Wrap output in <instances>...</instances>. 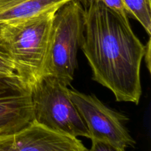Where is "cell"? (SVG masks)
I'll return each mask as SVG.
<instances>
[{
    "label": "cell",
    "mask_w": 151,
    "mask_h": 151,
    "mask_svg": "<svg viewBox=\"0 0 151 151\" xmlns=\"http://www.w3.org/2000/svg\"><path fill=\"white\" fill-rule=\"evenodd\" d=\"M91 148L88 149V151H125V149L119 148L115 147L107 142L99 141L97 139H91Z\"/></svg>",
    "instance_id": "cell-12"
},
{
    "label": "cell",
    "mask_w": 151,
    "mask_h": 151,
    "mask_svg": "<svg viewBox=\"0 0 151 151\" xmlns=\"http://www.w3.org/2000/svg\"><path fill=\"white\" fill-rule=\"evenodd\" d=\"M150 1H151V0H150Z\"/></svg>",
    "instance_id": "cell-15"
},
{
    "label": "cell",
    "mask_w": 151,
    "mask_h": 151,
    "mask_svg": "<svg viewBox=\"0 0 151 151\" xmlns=\"http://www.w3.org/2000/svg\"><path fill=\"white\" fill-rule=\"evenodd\" d=\"M129 13V17L137 19L145 29L149 35L151 34L150 0H122Z\"/></svg>",
    "instance_id": "cell-9"
},
{
    "label": "cell",
    "mask_w": 151,
    "mask_h": 151,
    "mask_svg": "<svg viewBox=\"0 0 151 151\" xmlns=\"http://www.w3.org/2000/svg\"><path fill=\"white\" fill-rule=\"evenodd\" d=\"M33 120L31 87L18 76L0 77V135L17 132Z\"/></svg>",
    "instance_id": "cell-6"
},
{
    "label": "cell",
    "mask_w": 151,
    "mask_h": 151,
    "mask_svg": "<svg viewBox=\"0 0 151 151\" xmlns=\"http://www.w3.org/2000/svg\"><path fill=\"white\" fill-rule=\"evenodd\" d=\"M145 63H147V67L149 72H150V39L147 41V44L145 45V51L144 55Z\"/></svg>",
    "instance_id": "cell-13"
},
{
    "label": "cell",
    "mask_w": 151,
    "mask_h": 151,
    "mask_svg": "<svg viewBox=\"0 0 151 151\" xmlns=\"http://www.w3.org/2000/svg\"><path fill=\"white\" fill-rule=\"evenodd\" d=\"M81 48L92 71L93 81L110 90L116 101L139 103L145 46L129 21L103 3L90 1L85 9Z\"/></svg>",
    "instance_id": "cell-1"
},
{
    "label": "cell",
    "mask_w": 151,
    "mask_h": 151,
    "mask_svg": "<svg viewBox=\"0 0 151 151\" xmlns=\"http://www.w3.org/2000/svg\"><path fill=\"white\" fill-rule=\"evenodd\" d=\"M55 12L0 24V51L13 62L19 78L31 88L42 75Z\"/></svg>",
    "instance_id": "cell-2"
},
{
    "label": "cell",
    "mask_w": 151,
    "mask_h": 151,
    "mask_svg": "<svg viewBox=\"0 0 151 151\" xmlns=\"http://www.w3.org/2000/svg\"><path fill=\"white\" fill-rule=\"evenodd\" d=\"M0 151H88L82 142L32 121L23 129L0 135Z\"/></svg>",
    "instance_id": "cell-7"
},
{
    "label": "cell",
    "mask_w": 151,
    "mask_h": 151,
    "mask_svg": "<svg viewBox=\"0 0 151 151\" xmlns=\"http://www.w3.org/2000/svg\"><path fill=\"white\" fill-rule=\"evenodd\" d=\"M34 121L73 137L90 139L86 125L69 97V89L52 77L41 78L31 88Z\"/></svg>",
    "instance_id": "cell-4"
},
{
    "label": "cell",
    "mask_w": 151,
    "mask_h": 151,
    "mask_svg": "<svg viewBox=\"0 0 151 151\" xmlns=\"http://www.w3.org/2000/svg\"><path fill=\"white\" fill-rule=\"evenodd\" d=\"M79 1L83 6L84 9H86L88 7V4H89V0H79Z\"/></svg>",
    "instance_id": "cell-14"
},
{
    "label": "cell",
    "mask_w": 151,
    "mask_h": 151,
    "mask_svg": "<svg viewBox=\"0 0 151 151\" xmlns=\"http://www.w3.org/2000/svg\"><path fill=\"white\" fill-rule=\"evenodd\" d=\"M18 76L13 62L0 51V77ZM19 77V76H18Z\"/></svg>",
    "instance_id": "cell-11"
},
{
    "label": "cell",
    "mask_w": 151,
    "mask_h": 151,
    "mask_svg": "<svg viewBox=\"0 0 151 151\" xmlns=\"http://www.w3.org/2000/svg\"><path fill=\"white\" fill-rule=\"evenodd\" d=\"M85 9L72 0L55 12L52 22L41 78L52 77L65 86L74 79L77 54L84 38Z\"/></svg>",
    "instance_id": "cell-3"
},
{
    "label": "cell",
    "mask_w": 151,
    "mask_h": 151,
    "mask_svg": "<svg viewBox=\"0 0 151 151\" xmlns=\"http://www.w3.org/2000/svg\"><path fill=\"white\" fill-rule=\"evenodd\" d=\"M90 1H99L106 7L115 12L125 20L129 21V13L122 0H89Z\"/></svg>",
    "instance_id": "cell-10"
},
{
    "label": "cell",
    "mask_w": 151,
    "mask_h": 151,
    "mask_svg": "<svg viewBox=\"0 0 151 151\" xmlns=\"http://www.w3.org/2000/svg\"><path fill=\"white\" fill-rule=\"evenodd\" d=\"M72 0H0V24L55 12Z\"/></svg>",
    "instance_id": "cell-8"
},
{
    "label": "cell",
    "mask_w": 151,
    "mask_h": 151,
    "mask_svg": "<svg viewBox=\"0 0 151 151\" xmlns=\"http://www.w3.org/2000/svg\"><path fill=\"white\" fill-rule=\"evenodd\" d=\"M69 97L88 128L90 139L107 142L119 148L134 147L135 140L125 125L128 120L126 116L106 106L94 94L69 89Z\"/></svg>",
    "instance_id": "cell-5"
}]
</instances>
